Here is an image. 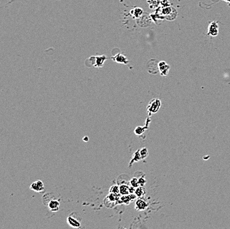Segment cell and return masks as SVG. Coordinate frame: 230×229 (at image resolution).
I'll return each instance as SVG.
<instances>
[{
    "label": "cell",
    "mask_w": 230,
    "mask_h": 229,
    "mask_svg": "<svg viewBox=\"0 0 230 229\" xmlns=\"http://www.w3.org/2000/svg\"><path fill=\"white\" fill-rule=\"evenodd\" d=\"M161 106V102L158 98H153L148 105V112L150 114H155L158 112Z\"/></svg>",
    "instance_id": "6da1fadb"
},
{
    "label": "cell",
    "mask_w": 230,
    "mask_h": 229,
    "mask_svg": "<svg viewBox=\"0 0 230 229\" xmlns=\"http://www.w3.org/2000/svg\"><path fill=\"white\" fill-rule=\"evenodd\" d=\"M30 189L38 193H43L45 191L44 185L41 180H37L30 185Z\"/></svg>",
    "instance_id": "7a4b0ae2"
},
{
    "label": "cell",
    "mask_w": 230,
    "mask_h": 229,
    "mask_svg": "<svg viewBox=\"0 0 230 229\" xmlns=\"http://www.w3.org/2000/svg\"><path fill=\"white\" fill-rule=\"evenodd\" d=\"M136 197H137V196L135 195V193L134 194V193H131V194L122 195V196L120 197V201L121 203H124V204L128 205L130 204L131 202H133Z\"/></svg>",
    "instance_id": "3957f363"
},
{
    "label": "cell",
    "mask_w": 230,
    "mask_h": 229,
    "mask_svg": "<svg viewBox=\"0 0 230 229\" xmlns=\"http://www.w3.org/2000/svg\"><path fill=\"white\" fill-rule=\"evenodd\" d=\"M148 202H146L144 199H141V197H140V199H138L135 202V209L139 211L145 210L148 207Z\"/></svg>",
    "instance_id": "277c9868"
},
{
    "label": "cell",
    "mask_w": 230,
    "mask_h": 229,
    "mask_svg": "<svg viewBox=\"0 0 230 229\" xmlns=\"http://www.w3.org/2000/svg\"><path fill=\"white\" fill-rule=\"evenodd\" d=\"M67 222L71 227L78 228L81 227V223L80 221L78 220L77 218L73 217V215H70L67 218Z\"/></svg>",
    "instance_id": "5b68a950"
},
{
    "label": "cell",
    "mask_w": 230,
    "mask_h": 229,
    "mask_svg": "<svg viewBox=\"0 0 230 229\" xmlns=\"http://www.w3.org/2000/svg\"><path fill=\"white\" fill-rule=\"evenodd\" d=\"M158 69L161 75L164 76L168 74L169 69H170V66L168 64H167L165 62L162 61V62H160L158 63Z\"/></svg>",
    "instance_id": "8992f818"
},
{
    "label": "cell",
    "mask_w": 230,
    "mask_h": 229,
    "mask_svg": "<svg viewBox=\"0 0 230 229\" xmlns=\"http://www.w3.org/2000/svg\"><path fill=\"white\" fill-rule=\"evenodd\" d=\"M60 202L56 199H52L48 203V207L52 212H57L60 209Z\"/></svg>",
    "instance_id": "52a82bcc"
},
{
    "label": "cell",
    "mask_w": 230,
    "mask_h": 229,
    "mask_svg": "<svg viewBox=\"0 0 230 229\" xmlns=\"http://www.w3.org/2000/svg\"><path fill=\"white\" fill-rule=\"evenodd\" d=\"M219 32L218 25L216 22H213L210 24L208 27V34L212 37H216Z\"/></svg>",
    "instance_id": "ba28073f"
},
{
    "label": "cell",
    "mask_w": 230,
    "mask_h": 229,
    "mask_svg": "<svg viewBox=\"0 0 230 229\" xmlns=\"http://www.w3.org/2000/svg\"><path fill=\"white\" fill-rule=\"evenodd\" d=\"M93 59H94L95 61V63L93 64L94 65L93 66L99 67H102L105 60L107 59V58H106L105 55H101V56L93 57Z\"/></svg>",
    "instance_id": "9c48e42d"
},
{
    "label": "cell",
    "mask_w": 230,
    "mask_h": 229,
    "mask_svg": "<svg viewBox=\"0 0 230 229\" xmlns=\"http://www.w3.org/2000/svg\"><path fill=\"white\" fill-rule=\"evenodd\" d=\"M113 59L114 60V61H115V62H117V63H119L127 64L128 63V60H127V58H126L125 55L120 54H117L116 56L113 58Z\"/></svg>",
    "instance_id": "30bf717a"
},
{
    "label": "cell",
    "mask_w": 230,
    "mask_h": 229,
    "mask_svg": "<svg viewBox=\"0 0 230 229\" xmlns=\"http://www.w3.org/2000/svg\"><path fill=\"white\" fill-rule=\"evenodd\" d=\"M134 193L138 197H143L146 195V190L143 186H138L136 188Z\"/></svg>",
    "instance_id": "8fae6325"
},
{
    "label": "cell",
    "mask_w": 230,
    "mask_h": 229,
    "mask_svg": "<svg viewBox=\"0 0 230 229\" xmlns=\"http://www.w3.org/2000/svg\"><path fill=\"white\" fill-rule=\"evenodd\" d=\"M141 160V158L140 156V149H138V151H136L133 154L132 159H131V161L130 163H129V166H132V164L135 162H138Z\"/></svg>",
    "instance_id": "7c38bea8"
},
{
    "label": "cell",
    "mask_w": 230,
    "mask_h": 229,
    "mask_svg": "<svg viewBox=\"0 0 230 229\" xmlns=\"http://www.w3.org/2000/svg\"><path fill=\"white\" fill-rule=\"evenodd\" d=\"M119 188H120V194L121 195L130 194V192H129V185L123 184L120 185Z\"/></svg>",
    "instance_id": "4fadbf2b"
},
{
    "label": "cell",
    "mask_w": 230,
    "mask_h": 229,
    "mask_svg": "<svg viewBox=\"0 0 230 229\" xmlns=\"http://www.w3.org/2000/svg\"><path fill=\"white\" fill-rule=\"evenodd\" d=\"M146 129V127L145 126H138L136 127L134 129V133L136 136H140V135L143 134L144 133V131Z\"/></svg>",
    "instance_id": "5bb4252c"
},
{
    "label": "cell",
    "mask_w": 230,
    "mask_h": 229,
    "mask_svg": "<svg viewBox=\"0 0 230 229\" xmlns=\"http://www.w3.org/2000/svg\"><path fill=\"white\" fill-rule=\"evenodd\" d=\"M140 153L141 160L145 159L148 157V155H149L148 150L147 148H146V147H143V148L140 149Z\"/></svg>",
    "instance_id": "9a60e30c"
},
{
    "label": "cell",
    "mask_w": 230,
    "mask_h": 229,
    "mask_svg": "<svg viewBox=\"0 0 230 229\" xmlns=\"http://www.w3.org/2000/svg\"><path fill=\"white\" fill-rule=\"evenodd\" d=\"M132 11L134 13L131 12V14H132L134 17H140L141 15L143 13V10L140 8H135L134 9L132 10Z\"/></svg>",
    "instance_id": "2e32d148"
},
{
    "label": "cell",
    "mask_w": 230,
    "mask_h": 229,
    "mask_svg": "<svg viewBox=\"0 0 230 229\" xmlns=\"http://www.w3.org/2000/svg\"><path fill=\"white\" fill-rule=\"evenodd\" d=\"M129 185H131V186L134 187V188H138V186H140V185H139V182H138V179L136 177L132 178L130 180V182H129Z\"/></svg>",
    "instance_id": "e0dca14e"
},
{
    "label": "cell",
    "mask_w": 230,
    "mask_h": 229,
    "mask_svg": "<svg viewBox=\"0 0 230 229\" xmlns=\"http://www.w3.org/2000/svg\"><path fill=\"white\" fill-rule=\"evenodd\" d=\"M109 193H120V188L119 185H112L109 189Z\"/></svg>",
    "instance_id": "ac0fdd59"
},
{
    "label": "cell",
    "mask_w": 230,
    "mask_h": 229,
    "mask_svg": "<svg viewBox=\"0 0 230 229\" xmlns=\"http://www.w3.org/2000/svg\"><path fill=\"white\" fill-rule=\"evenodd\" d=\"M138 179V182L140 186H144V185L146 184V180L144 178V177H140Z\"/></svg>",
    "instance_id": "d6986e66"
},
{
    "label": "cell",
    "mask_w": 230,
    "mask_h": 229,
    "mask_svg": "<svg viewBox=\"0 0 230 229\" xmlns=\"http://www.w3.org/2000/svg\"><path fill=\"white\" fill-rule=\"evenodd\" d=\"M83 141H84L87 142V141H89V137H88L87 136H85V137H83Z\"/></svg>",
    "instance_id": "ffe728a7"
},
{
    "label": "cell",
    "mask_w": 230,
    "mask_h": 229,
    "mask_svg": "<svg viewBox=\"0 0 230 229\" xmlns=\"http://www.w3.org/2000/svg\"><path fill=\"white\" fill-rule=\"evenodd\" d=\"M225 1H227V2H229V1H230V0H225Z\"/></svg>",
    "instance_id": "44dd1931"
}]
</instances>
